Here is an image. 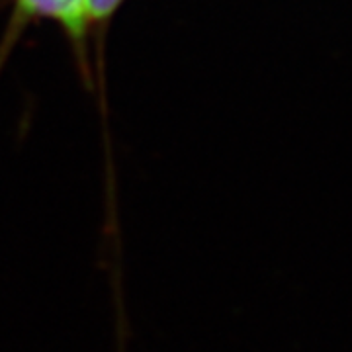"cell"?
Wrapping results in <instances>:
<instances>
[{
	"label": "cell",
	"mask_w": 352,
	"mask_h": 352,
	"mask_svg": "<svg viewBox=\"0 0 352 352\" xmlns=\"http://www.w3.org/2000/svg\"><path fill=\"white\" fill-rule=\"evenodd\" d=\"M85 2H87L88 24H98L113 16L124 0H85Z\"/></svg>",
	"instance_id": "obj_2"
},
{
	"label": "cell",
	"mask_w": 352,
	"mask_h": 352,
	"mask_svg": "<svg viewBox=\"0 0 352 352\" xmlns=\"http://www.w3.org/2000/svg\"><path fill=\"white\" fill-rule=\"evenodd\" d=\"M34 20H53L65 30L78 53H85L88 34L87 2L85 0H14L12 24L8 38H16L25 24Z\"/></svg>",
	"instance_id": "obj_1"
}]
</instances>
